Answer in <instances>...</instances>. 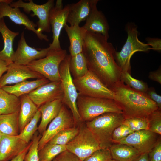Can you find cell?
<instances>
[{
	"label": "cell",
	"mask_w": 161,
	"mask_h": 161,
	"mask_svg": "<svg viewBox=\"0 0 161 161\" xmlns=\"http://www.w3.org/2000/svg\"><path fill=\"white\" fill-rule=\"evenodd\" d=\"M108 38L87 32L82 49L89 70L112 89L121 80L122 71L115 58L116 52Z\"/></svg>",
	"instance_id": "6da1fadb"
},
{
	"label": "cell",
	"mask_w": 161,
	"mask_h": 161,
	"mask_svg": "<svg viewBox=\"0 0 161 161\" xmlns=\"http://www.w3.org/2000/svg\"><path fill=\"white\" fill-rule=\"evenodd\" d=\"M114 100L121 109L125 118H148L158 108L147 95L130 88L121 80L112 89Z\"/></svg>",
	"instance_id": "7a4b0ae2"
},
{
	"label": "cell",
	"mask_w": 161,
	"mask_h": 161,
	"mask_svg": "<svg viewBox=\"0 0 161 161\" xmlns=\"http://www.w3.org/2000/svg\"><path fill=\"white\" fill-rule=\"evenodd\" d=\"M125 118L122 113L109 112L100 115L85 124L98 141L100 148H109L113 143L112 135L114 131L122 124Z\"/></svg>",
	"instance_id": "3957f363"
},
{
	"label": "cell",
	"mask_w": 161,
	"mask_h": 161,
	"mask_svg": "<svg viewBox=\"0 0 161 161\" xmlns=\"http://www.w3.org/2000/svg\"><path fill=\"white\" fill-rule=\"evenodd\" d=\"M77 105L82 122L90 121L106 113L123 114L120 108L113 99L92 97L79 94Z\"/></svg>",
	"instance_id": "277c9868"
},
{
	"label": "cell",
	"mask_w": 161,
	"mask_h": 161,
	"mask_svg": "<svg viewBox=\"0 0 161 161\" xmlns=\"http://www.w3.org/2000/svg\"><path fill=\"white\" fill-rule=\"evenodd\" d=\"M126 28L128 34L127 38L121 51L116 52L115 58L122 71L130 72V60L132 55L137 52H147L151 49V47L147 44L139 40L138 32L134 23H128Z\"/></svg>",
	"instance_id": "5b68a950"
},
{
	"label": "cell",
	"mask_w": 161,
	"mask_h": 161,
	"mask_svg": "<svg viewBox=\"0 0 161 161\" xmlns=\"http://www.w3.org/2000/svg\"><path fill=\"white\" fill-rule=\"evenodd\" d=\"M71 56L67 55L61 62L59 67L60 81L64 93L63 102L70 109L75 124L82 122L77 105L79 95L73 81L70 70Z\"/></svg>",
	"instance_id": "8992f818"
},
{
	"label": "cell",
	"mask_w": 161,
	"mask_h": 161,
	"mask_svg": "<svg viewBox=\"0 0 161 161\" xmlns=\"http://www.w3.org/2000/svg\"><path fill=\"white\" fill-rule=\"evenodd\" d=\"M67 55L65 49L50 50L45 57L34 61L26 66L50 81L60 80V65Z\"/></svg>",
	"instance_id": "52a82bcc"
},
{
	"label": "cell",
	"mask_w": 161,
	"mask_h": 161,
	"mask_svg": "<svg viewBox=\"0 0 161 161\" xmlns=\"http://www.w3.org/2000/svg\"><path fill=\"white\" fill-rule=\"evenodd\" d=\"M80 124L78 134L66 146L67 150L83 161L95 151L101 148L98 141L85 124Z\"/></svg>",
	"instance_id": "ba28073f"
},
{
	"label": "cell",
	"mask_w": 161,
	"mask_h": 161,
	"mask_svg": "<svg viewBox=\"0 0 161 161\" xmlns=\"http://www.w3.org/2000/svg\"><path fill=\"white\" fill-rule=\"evenodd\" d=\"M77 90L80 95L90 97L114 99V93L92 72L88 70L83 76L73 79Z\"/></svg>",
	"instance_id": "9c48e42d"
},
{
	"label": "cell",
	"mask_w": 161,
	"mask_h": 161,
	"mask_svg": "<svg viewBox=\"0 0 161 161\" xmlns=\"http://www.w3.org/2000/svg\"><path fill=\"white\" fill-rule=\"evenodd\" d=\"M54 5L53 0H49L42 5L36 4L32 0H29L28 3L19 0L16 1H13L10 4L12 7L23 8L24 10L28 13L32 11L33 13L31 16L32 17L36 16L39 19L36 24L38 27L37 30L41 34H43L42 33L44 32L49 33L51 31L49 15L51 10Z\"/></svg>",
	"instance_id": "30bf717a"
},
{
	"label": "cell",
	"mask_w": 161,
	"mask_h": 161,
	"mask_svg": "<svg viewBox=\"0 0 161 161\" xmlns=\"http://www.w3.org/2000/svg\"><path fill=\"white\" fill-rule=\"evenodd\" d=\"M69 4L64 7L62 0H57L51 10L49 21L53 33V41L48 47L50 50H60L61 49L59 41L61 31L66 24Z\"/></svg>",
	"instance_id": "8fae6325"
},
{
	"label": "cell",
	"mask_w": 161,
	"mask_h": 161,
	"mask_svg": "<svg viewBox=\"0 0 161 161\" xmlns=\"http://www.w3.org/2000/svg\"><path fill=\"white\" fill-rule=\"evenodd\" d=\"M75 124L71 112L63 104L58 115L51 121L42 134L39 142L38 151L60 131L74 127Z\"/></svg>",
	"instance_id": "7c38bea8"
},
{
	"label": "cell",
	"mask_w": 161,
	"mask_h": 161,
	"mask_svg": "<svg viewBox=\"0 0 161 161\" xmlns=\"http://www.w3.org/2000/svg\"><path fill=\"white\" fill-rule=\"evenodd\" d=\"M161 136L149 130L134 131L116 142L131 146L140 154L149 153L155 146Z\"/></svg>",
	"instance_id": "4fadbf2b"
},
{
	"label": "cell",
	"mask_w": 161,
	"mask_h": 161,
	"mask_svg": "<svg viewBox=\"0 0 161 161\" xmlns=\"http://www.w3.org/2000/svg\"><path fill=\"white\" fill-rule=\"evenodd\" d=\"M13 1L11 0H0V19L8 17L15 23L24 25L28 30L33 32L40 39L48 41L47 36L39 33L35 28L37 24L22 12L19 8L12 7L10 5Z\"/></svg>",
	"instance_id": "5bb4252c"
},
{
	"label": "cell",
	"mask_w": 161,
	"mask_h": 161,
	"mask_svg": "<svg viewBox=\"0 0 161 161\" xmlns=\"http://www.w3.org/2000/svg\"><path fill=\"white\" fill-rule=\"evenodd\" d=\"M38 108L42 105L55 100H63L64 93L60 80L50 81L27 95Z\"/></svg>",
	"instance_id": "9a60e30c"
},
{
	"label": "cell",
	"mask_w": 161,
	"mask_h": 161,
	"mask_svg": "<svg viewBox=\"0 0 161 161\" xmlns=\"http://www.w3.org/2000/svg\"><path fill=\"white\" fill-rule=\"evenodd\" d=\"M49 50L48 47L38 50L29 46L23 31L21 34L17 49L15 51L13 62L17 64L27 66L34 61L45 57Z\"/></svg>",
	"instance_id": "2e32d148"
},
{
	"label": "cell",
	"mask_w": 161,
	"mask_h": 161,
	"mask_svg": "<svg viewBox=\"0 0 161 161\" xmlns=\"http://www.w3.org/2000/svg\"><path fill=\"white\" fill-rule=\"evenodd\" d=\"M43 78L44 77L41 74L31 70L26 66L13 62L8 65L7 73L0 79V88L8 84H16L29 78Z\"/></svg>",
	"instance_id": "e0dca14e"
},
{
	"label": "cell",
	"mask_w": 161,
	"mask_h": 161,
	"mask_svg": "<svg viewBox=\"0 0 161 161\" xmlns=\"http://www.w3.org/2000/svg\"><path fill=\"white\" fill-rule=\"evenodd\" d=\"M98 0H80L69 4L67 22L70 26L79 25L86 21L92 12L97 8Z\"/></svg>",
	"instance_id": "ac0fdd59"
},
{
	"label": "cell",
	"mask_w": 161,
	"mask_h": 161,
	"mask_svg": "<svg viewBox=\"0 0 161 161\" xmlns=\"http://www.w3.org/2000/svg\"><path fill=\"white\" fill-rule=\"evenodd\" d=\"M29 143L23 141L18 135L3 134L0 143V161L10 160L24 151Z\"/></svg>",
	"instance_id": "d6986e66"
},
{
	"label": "cell",
	"mask_w": 161,
	"mask_h": 161,
	"mask_svg": "<svg viewBox=\"0 0 161 161\" xmlns=\"http://www.w3.org/2000/svg\"><path fill=\"white\" fill-rule=\"evenodd\" d=\"M0 32L4 42L3 49L0 51V59L5 61L9 65L13 62L15 53L13 48V41L19 33L11 30L6 25L4 18L0 19Z\"/></svg>",
	"instance_id": "ffe728a7"
},
{
	"label": "cell",
	"mask_w": 161,
	"mask_h": 161,
	"mask_svg": "<svg viewBox=\"0 0 161 161\" xmlns=\"http://www.w3.org/2000/svg\"><path fill=\"white\" fill-rule=\"evenodd\" d=\"M86 31L102 35L108 39L109 26L103 13L97 8L86 20L83 26Z\"/></svg>",
	"instance_id": "44dd1931"
},
{
	"label": "cell",
	"mask_w": 161,
	"mask_h": 161,
	"mask_svg": "<svg viewBox=\"0 0 161 161\" xmlns=\"http://www.w3.org/2000/svg\"><path fill=\"white\" fill-rule=\"evenodd\" d=\"M64 103L61 99H57L46 103L40 106L38 110L41 114V120L38 131L42 135L48 124L58 114Z\"/></svg>",
	"instance_id": "7402d4cb"
},
{
	"label": "cell",
	"mask_w": 161,
	"mask_h": 161,
	"mask_svg": "<svg viewBox=\"0 0 161 161\" xmlns=\"http://www.w3.org/2000/svg\"><path fill=\"white\" fill-rule=\"evenodd\" d=\"M64 27L70 41L69 50L71 56L82 52L86 30L83 26L80 27L79 25L71 26L66 24Z\"/></svg>",
	"instance_id": "603a6c76"
},
{
	"label": "cell",
	"mask_w": 161,
	"mask_h": 161,
	"mask_svg": "<svg viewBox=\"0 0 161 161\" xmlns=\"http://www.w3.org/2000/svg\"><path fill=\"white\" fill-rule=\"evenodd\" d=\"M50 82L45 78L33 81L27 80L13 85L5 86L1 88L7 92L19 97L23 95L29 94L38 87Z\"/></svg>",
	"instance_id": "cb8c5ba5"
},
{
	"label": "cell",
	"mask_w": 161,
	"mask_h": 161,
	"mask_svg": "<svg viewBox=\"0 0 161 161\" xmlns=\"http://www.w3.org/2000/svg\"><path fill=\"white\" fill-rule=\"evenodd\" d=\"M21 107L18 115L20 133L31 120L37 111L38 108L27 95L19 97Z\"/></svg>",
	"instance_id": "d4e9b609"
},
{
	"label": "cell",
	"mask_w": 161,
	"mask_h": 161,
	"mask_svg": "<svg viewBox=\"0 0 161 161\" xmlns=\"http://www.w3.org/2000/svg\"><path fill=\"white\" fill-rule=\"evenodd\" d=\"M109 148L112 159L117 161H133L141 154L134 148L125 144L114 143Z\"/></svg>",
	"instance_id": "484cf974"
},
{
	"label": "cell",
	"mask_w": 161,
	"mask_h": 161,
	"mask_svg": "<svg viewBox=\"0 0 161 161\" xmlns=\"http://www.w3.org/2000/svg\"><path fill=\"white\" fill-rule=\"evenodd\" d=\"M20 107L19 97L0 88V115L19 112Z\"/></svg>",
	"instance_id": "4316f807"
},
{
	"label": "cell",
	"mask_w": 161,
	"mask_h": 161,
	"mask_svg": "<svg viewBox=\"0 0 161 161\" xmlns=\"http://www.w3.org/2000/svg\"><path fill=\"white\" fill-rule=\"evenodd\" d=\"M19 113L0 115V131L2 134L11 136L19 134Z\"/></svg>",
	"instance_id": "83f0119b"
},
{
	"label": "cell",
	"mask_w": 161,
	"mask_h": 161,
	"mask_svg": "<svg viewBox=\"0 0 161 161\" xmlns=\"http://www.w3.org/2000/svg\"><path fill=\"white\" fill-rule=\"evenodd\" d=\"M69 67L74 78L82 77L86 74L88 69L85 58L82 52L71 57Z\"/></svg>",
	"instance_id": "f1b7e54d"
},
{
	"label": "cell",
	"mask_w": 161,
	"mask_h": 161,
	"mask_svg": "<svg viewBox=\"0 0 161 161\" xmlns=\"http://www.w3.org/2000/svg\"><path fill=\"white\" fill-rule=\"evenodd\" d=\"M66 150V145L47 143L38 151L39 161H52L58 155Z\"/></svg>",
	"instance_id": "f546056e"
},
{
	"label": "cell",
	"mask_w": 161,
	"mask_h": 161,
	"mask_svg": "<svg viewBox=\"0 0 161 161\" xmlns=\"http://www.w3.org/2000/svg\"><path fill=\"white\" fill-rule=\"evenodd\" d=\"M79 131V127L75 126L63 129L57 134L47 143L66 145L75 137Z\"/></svg>",
	"instance_id": "4dcf8cb0"
},
{
	"label": "cell",
	"mask_w": 161,
	"mask_h": 161,
	"mask_svg": "<svg viewBox=\"0 0 161 161\" xmlns=\"http://www.w3.org/2000/svg\"><path fill=\"white\" fill-rule=\"evenodd\" d=\"M41 117L40 112L38 110L31 120L25 126L18 135L20 138L27 143L30 141L38 129V123Z\"/></svg>",
	"instance_id": "1f68e13d"
},
{
	"label": "cell",
	"mask_w": 161,
	"mask_h": 161,
	"mask_svg": "<svg viewBox=\"0 0 161 161\" xmlns=\"http://www.w3.org/2000/svg\"><path fill=\"white\" fill-rule=\"evenodd\" d=\"M121 80L132 89L142 93H145L148 88L146 83L134 78L128 72L122 71Z\"/></svg>",
	"instance_id": "d6a6232c"
},
{
	"label": "cell",
	"mask_w": 161,
	"mask_h": 161,
	"mask_svg": "<svg viewBox=\"0 0 161 161\" xmlns=\"http://www.w3.org/2000/svg\"><path fill=\"white\" fill-rule=\"evenodd\" d=\"M122 124L129 127L133 131L148 130V118L134 117L125 118Z\"/></svg>",
	"instance_id": "836d02e7"
},
{
	"label": "cell",
	"mask_w": 161,
	"mask_h": 161,
	"mask_svg": "<svg viewBox=\"0 0 161 161\" xmlns=\"http://www.w3.org/2000/svg\"><path fill=\"white\" fill-rule=\"evenodd\" d=\"M41 135L37 131L32 138L31 145L26 154L24 161H39L38 147Z\"/></svg>",
	"instance_id": "e575fe53"
},
{
	"label": "cell",
	"mask_w": 161,
	"mask_h": 161,
	"mask_svg": "<svg viewBox=\"0 0 161 161\" xmlns=\"http://www.w3.org/2000/svg\"><path fill=\"white\" fill-rule=\"evenodd\" d=\"M148 130L160 135H161V112L158 109L153 112L148 117Z\"/></svg>",
	"instance_id": "d590c367"
},
{
	"label": "cell",
	"mask_w": 161,
	"mask_h": 161,
	"mask_svg": "<svg viewBox=\"0 0 161 161\" xmlns=\"http://www.w3.org/2000/svg\"><path fill=\"white\" fill-rule=\"evenodd\" d=\"M111 159L109 148H101L95 151L83 161H107Z\"/></svg>",
	"instance_id": "8d00e7d4"
},
{
	"label": "cell",
	"mask_w": 161,
	"mask_h": 161,
	"mask_svg": "<svg viewBox=\"0 0 161 161\" xmlns=\"http://www.w3.org/2000/svg\"><path fill=\"white\" fill-rule=\"evenodd\" d=\"M134 132L126 126L122 124L116 128L114 131L112 135V140L113 143L125 138Z\"/></svg>",
	"instance_id": "74e56055"
},
{
	"label": "cell",
	"mask_w": 161,
	"mask_h": 161,
	"mask_svg": "<svg viewBox=\"0 0 161 161\" xmlns=\"http://www.w3.org/2000/svg\"><path fill=\"white\" fill-rule=\"evenodd\" d=\"M148 155L149 161H161V137Z\"/></svg>",
	"instance_id": "f35d334b"
},
{
	"label": "cell",
	"mask_w": 161,
	"mask_h": 161,
	"mask_svg": "<svg viewBox=\"0 0 161 161\" xmlns=\"http://www.w3.org/2000/svg\"><path fill=\"white\" fill-rule=\"evenodd\" d=\"M58 161H82L74 153L66 150L55 158Z\"/></svg>",
	"instance_id": "ab89813d"
},
{
	"label": "cell",
	"mask_w": 161,
	"mask_h": 161,
	"mask_svg": "<svg viewBox=\"0 0 161 161\" xmlns=\"http://www.w3.org/2000/svg\"><path fill=\"white\" fill-rule=\"evenodd\" d=\"M157 105L159 109H161V96L157 94L152 89L148 88L145 93Z\"/></svg>",
	"instance_id": "60d3db41"
},
{
	"label": "cell",
	"mask_w": 161,
	"mask_h": 161,
	"mask_svg": "<svg viewBox=\"0 0 161 161\" xmlns=\"http://www.w3.org/2000/svg\"><path fill=\"white\" fill-rule=\"evenodd\" d=\"M146 40L151 49L160 52L161 50V40L157 38H147Z\"/></svg>",
	"instance_id": "b9f144b4"
},
{
	"label": "cell",
	"mask_w": 161,
	"mask_h": 161,
	"mask_svg": "<svg viewBox=\"0 0 161 161\" xmlns=\"http://www.w3.org/2000/svg\"><path fill=\"white\" fill-rule=\"evenodd\" d=\"M149 77L151 80L156 81L161 84V68H159V69L156 71L151 72L149 73Z\"/></svg>",
	"instance_id": "7bdbcfd3"
},
{
	"label": "cell",
	"mask_w": 161,
	"mask_h": 161,
	"mask_svg": "<svg viewBox=\"0 0 161 161\" xmlns=\"http://www.w3.org/2000/svg\"><path fill=\"white\" fill-rule=\"evenodd\" d=\"M31 143L32 141L29 143L27 146L24 151L10 161H24L25 155L28 152Z\"/></svg>",
	"instance_id": "ee69618b"
},
{
	"label": "cell",
	"mask_w": 161,
	"mask_h": 161,
	"mask_svg": "<svg viewBox=\"0 0 161 161\" xmlns=\"http://www.w3.org/2000/svg\"><path fill=\"white\" fill-rule=\"evenodd\" d=\"M8 64L5 61L0 59V79L3 74L7 71Z\"/></svg>",
	"instance_id": "f6af8a7d"
},
{
	"label": "cell",
	"mask_w": 161,
	"mask_h": 161,
	"mask_svg": "<svg viewBox=\"0 0 161 161\" xmlns=\"http://www.w3.org/2000/svg\"><path fill=\"white\" fill-rule=\"evenodd\" d=\"M133 161H149L148 153L141 154Z\"/></svg>",
	"instance_id": "bcb514c9"
},
{
	"label": "cell",
	"mask_w": 161,
	"mask_h": 161,
	"mask_svg": "<svg viewBox=\"0 0 161 161\" xmlns=\"http://www.w3.org/2000/svg\"><path fill=\"white\" fill-rule=\"evenodd\" d=\"M3 135V134H2V133L0 131V143L2 139V136Z\"/></svg>",
	"instance_id": "7dc6e473"
},
{
	"label": "cell",
	"mask_w": 161,
	"mask_h": 161,
	"mask_svg": "<svg viewBox=\"0 0 161 161\" xmlns=\"http://www.w3.org/2000/svg\"><path fill=\"white\" fill-rule=\"evenodd\" d=\"M107 161H117L112 159H111L110 160H108Z\"/></svg>",
	"instance_id": "c3c4849f"
},
{
	"label": "cell",
	"mask_w": 161,
	"mask_h": 161,
	"mask_svg": "<svg viewBox=\"0 0 161 161\" xmlns=\"http://www.w3.org/2000/svg\"><path fill=\"white\" fill-rule=\"evenodd\" d=\"M52 161H58L55 158Z\"/></svg>",
	"instance_id": "681fc988"
}]
</instances>
